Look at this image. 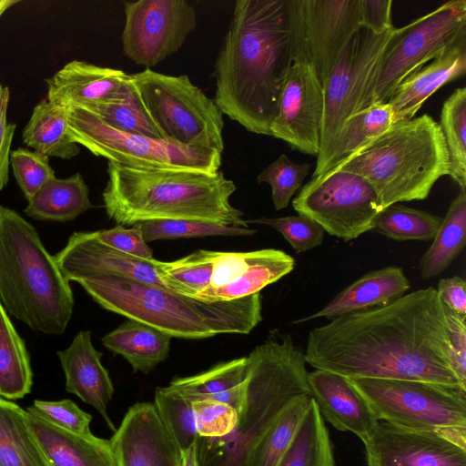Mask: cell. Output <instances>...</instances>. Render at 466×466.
I'll return each mask as SVG.
<instances>
[{"label":"cell","instance_id":"6da1fadb","mask_svg":"<svg viewBox=\"0 0 466 466\" xmlns=\"http://www.w3.org/2000/svg\"><path fill=\"white\" fill-rule=\"evenodd\" d=\"M304 356L314 369L348 379L414 380L466 388L453 370L443 304L433 287L314 328Z\"/></svg>","mask_w":466,"mask_h":466},{"label":"cell","instance_id":"7a4b0ae2","mask_svg":"<svg viewBox=\"0 0 466 466\" xmlns=\"http://www.w3.org/2000/svg\"><path fill=\"white\" fill-rule=\"evenodd\" d=\"M293 63V0H238L215 63L214 101L248 131L270 136Z\"/></svg>","mask_w":466,"mask_h":466},{"label":"cell","instance_id":"3957f363","mask_svg":"<svg viewBox=\"0 0 466 466\" xmlns=\"http://www.w3.org/2000/svg\"><path fill=\"white\" fill-rule=\"evenodd\" d=\"M102 193L107 217L116 225L156 220H191L248 228L230 203L237 190L222 171L140 169L107 162Z\"/></svg>","mask_w":466,"mask_h":466},{"label":"cell","instance_id":"277c9868","mask_svg":"<svg viewBox=\"0 0 466 466\" xmlns=\"http://www.w3.org/2000/svg\"><path fill=\"white\" fill-rule=\"evenodd\" d=\"M75 282L103 309L172 338L203 339L219 334H248L262 320L260 293L208 301L117 275L87 276Z\"/></svg>","mask_w":466,"mask_h":466},{"label":"cell","instance_id":"5b68a950","mask_svg":"<svg viewBox=\"0 0 466 466\" xmlns=\"http://www.w3.org/2000/svg\"><path fill=\"white\" fill-rule=\"evenodd\" d=\"M247 357L246 395L238 421L223 437H198L199 466H247L252 450L282 412L311 396L304 351L289 334L270 331Z\"/></svg>","mask_w":466,"mask_h":466},{"label":"cell","instance_id":"8992f818","mask_svg":"<svg viewBox=\"0 0 466 466\" xmlns=\"http://www.w3.org/2000/svg\"><path fill=\"white\" fill-rule=\"evenodd\" d=\"M69 281L35 227L0 205V304L34 331L63 334L71 319Z\"/></svg>","mask_w":466,"mask_h":466},{"label":"cell","instance_id":"52a82bcc","mask_svg":"<svg viewBox=\"0 0 466 466\" xmlns=\"http://www.w3.org/2000/svg\"><path fill=\"white\" fill-rule=\"evenodd\" d=\"M449 167L441 127L423 114L394 122L333 170L352 172L368 180L383 209L427 198L434 184L449 175Z\"/></svg>","mask_w":466,"mask_h":466},{"label":"cell","instance_id":"ba28073f","mask_svg":"<svg viewBox=\"0 0 466 466\" xmlns=\"http://www.w3.org/2000/svg\"><path fill=\"white\" fill-rule=\"evenodd\" d=\"M130 81L166 141L223 152L222 113L187 75L169 76L145 68L131 74Z\"/></svg>","mask_w":466,"mask_h":466},{"label":"cell","instance_id":"9c48e42d","mask_svg":"<svg viewBox=\"0 0 466 466\" xmlns=\"http://www.w3.org/2000/svg\"><path fill=\"white\" fill-rule=\"evenodd\" d=\"M67 128L76 144L124 167L216 173L222 164L221 152L218 150L123 132L78 105L68 106Z\"/></svg>","mask_w":466,"mask_h":466},{"label":"cell","instance_id":"30bf717a","mask_svg":"<svg viewBox=\"0 0 466 466\" xmlns=\"http://www.w3.org/2000/svg\"><path fill=\"white\" fill-rule=\"evenodd\" d=\"M462 40H466V0L447 1L410 24L395 27L360 111L388 103L407 76Z\"/></svg>","mask_w":466,"mask_h":466},{"label":"cell","instance_id":"8fae6325","mask_svg":"<svg viewBox=\"0 0 466 466\" xmlns=\"http://www.w3.org/2000/svg\"><path fill=\"white\" fill-rule=\"evenodd\" d=\"M349 380L379 420L418 431L466 428V388L414 380Z\"/></svg>","mask_w":466,"mask_h":466},{"label":"cell","instance_id":"7c38bea8","mask_svg":"<svg viewBox=\"0 0 466 466\" xmlns=\"http://www.w3.org/2000/svg\"><path fill=\"white\" fill-rule=\"evenodd\" d=\"M294 210L330 236L350 241L372 231L382 210L373 187L361 176L331 170L312 178L292 199Z\"/></svg>","mask_w":466,"mask_h":466},{"label":"cell","instance_id":"4fadbf2b","mask_svg":"<svg viewBox=\"0 0 466 466\" xmlns=\"http://www.w3.org/2000/svg\"><path fill=\"white\" fill-rule=\"evenodd\" d=\"M394 28L375 35L361 27L322 83L324 113L318 156L324 152L342 124L360 111Z\"/></svg>","mask_w":466,"mask_h":466},{"label":"cell","instance_id":"5bb4252c","mask_svg":"<svg viewBox=\"0 0 466 466\" xmlns=\"http://www.w3.org/2000/svg\"><path fill=\"white\" fill-rule=\"evenodd\" d=\"M360 28V0H293L294 61L310 64L322 85Z\"/></svg>","mask_w":466,"mask_h":466},{"label":"cell","instance_id":"9a60e30c","mask_svg":"<svg viewBox=\"0 0 466 466\" xmlns=\"http://www.w3.org/2000/svg\"><path fill=\"white\" fill-rule=\"evenodd\" d=\"M124 12L123 52L146 68L177 53L197 26L196 10L186 0L124 2Z\"/></svg>","mask_w":466,"mask_h":466},{"label":"cell","instance_id":"2e32d148","mask_svg":"<svg viewBox=\"0 0 466 466\" xmlns=\"http://www.w3.org/2000/svg\"><path fill=\"white\" fill-rule=\"evenodd\" d=\"M362 442L368 466H466V428L418 431L379 420Z\"/></svg>","mask_w":466,"mask_h":466},{"label":"cell","instance_id":"e0dca14e","mask_svg":"<svg viewBox=\"0 0 466 466\" xmlns=\"http://www.w3.org/2000/svg\"><path fill=\"white\" fill-rule=\"evenodd\" d=\"M324 113L322 85L313 67L295 60L280 94L270 136L295 150L318 156Z\"/></svg>","mask_w":466,"mask_h":466},{"label":"cell","instance_id":"ac0fdd59","mask_svg":"<svg viewBox=\"0 0 466 466\" xmlns=\"http://www.w3.org/2000/svg\"><path fill=\"white\" fill-rule=\"evenodd\" d=\"M109 441L116 466H180L181 451L154 403L132 405Z\"/></svg>","mask_w":466,"mask_h":466},{"label":"cell","instance_id":"d6986e66","mask_svg":"<svg viewBox=\"0 0 466 466\" xmlns=\"http://www.w3.org/2000/svg\"><path fill=\"white\" fill-rule=\"evenodd\" d=\"M54 258L68 281L93 275H117L164 287L150 259L130 256L104 244L96 231L73 233Z\"/></svg>","mask_w":466,"mask_h":466},{"label":"cell","instance_id":"ffe728a7","mask_svg":"<svg viewBox=\"0 0 466 466\" xmlns=\"http://www.w3.org/2000/svg\"><path fill=\"white\" fill-rule=\"evenodd\" d=\"M47 100L69 106L125 97L132 89L123 70L73 60L46 79Z\"/></svg>","mask_w":466,"mask_h":466},{"label":"cell","instance_id":"44dd1931","mask_svg":"<svg viewBox=\"0 0 466 466\" xmlns=\"http://www.w3.org/2000/svg\"><path fill=\"white\" fill-rule=\"evenodd\" d=\"M308 383L321 417L338 431L363 441L378 424L370 406L348 378L315 369L309 372Z\"/></svg>","mask_w":466,"mask_h":466},{"label":"cell","instance_id":"7402d4cb","mask_svg":"<svg viewBox=\"0 0 466 466\" xmlns=\"http://www.w3.org/2000/svg\"><path fill=\"white\" fill-rule=\"evenodd\" d=\"M57 356L66 376V391L94 407L115 431L116 427L106 410L114 395V386L101 362L102 353L93 346L91 331H79L66 349L57 352Z\"/></svg>","mask_w":466,"mask_h":466},{"label":"cell","instance_id":"603a6c76","mask_svg":"<svg viewBox=\"0 0 466 466\" xmlns=\"http://www.w3.org/2000/svg\"><path fill=\"white\" fill-rule=\"evenodd\" d=\"M465 73L466 40H462L435 57L428 66L407 76L396 87L388 101L394 122L414 117L434 92Z\"/></svg>","mask_w":466,"mask_h":466},{"label":"cell","instance_id":"cb8c5ba5","mask_svg":"<svg viewBox=\"0 0 466 466\" xmlns=\"http://www.w3.org/2000/svg\"><path fill=\"white\" fill-rule=\"evenodd\" d=\"M410 283L403 269L388 266L370 271L338 293L324 308L294 324L336 317L386 305L406 294Z\"/></svg>","mask_w":466,"mask_h":466},{"label":"cell","instance_id":"d4e9b609","mask_svg":"<svg viewBox=\"0 0 466 466\" xmlns=\"http://www.w3.org/2000/svg\"><path fill=\"white\" fill-rule=\"evenodd\" d=\"M28 420L50 466H116L109 440L66 431L29 412Z\"/></svg>","mask_w":466,"mask_h":466},{"label":"cell","instance_id":"484cf974","mask_svg":"<svg viewBox=\"0 0 466 466\" xmlns=\"http://www.w3.org/2000/svg\"><path fill=\"white\" fill-rule=\"evenodd\" d=\"M248 374V360L244 356L218 362L196 375L175 378L167 387L190 402L215 400L232 406L238 413L245 400Z\"/></svg>","mask_w":466,"mask_h":466},{"label":"cell","instance_id":"4316f807","mask_svg":"<svg viewBox=\"0 0 466 466\" xmlns=\"http://www.w3.org/2000/svg\"><path fill=\"white\" fill-rule=\"evenodd\" d=\"M394 123L388 103L373 105L348 118L324 152L317 157L312 177L329 172L356 155Z\"/></svg>","mask_w":466,"mask_h":466},{"label":"cell","instance_id":"83f0119b","mask_svg":"<svg viewBox=\"0 0 466 466\" xmlns=\"http://www.w3.org/2000/svg\"><path fill=\"white\" fill-rule=\"evenodd\" d=\"M171 339L156 328L127 319L101 341L108 350L127 360L134 372L147 374L167 358Z\"/></svg>","mask_w":466,"mask_h":466},{"label":"cell","instance_id":"f1b7e54d","mask_svg":"<svg viewBox=\"0 0 466 466\" xmlns=\"http://www.w3.org/2000/svg\"><path fill=\"white\" fill-rule=\"evenodd\" d=\"M68 106L48 100L38 103L23 129V142L34 151L69 160L80 153V147L68 135Z\"/></svg>","mask_w":466,"mask_h":466},{"label":"cell","instance_id":"f546056e","mask_svg":"<svg viewBox=\"0 0 466 466\" xmlns=\"http://www.w3.org/2000/svg\"><path fill=\"white\" fill-rule=\"evenodd\" d=\"M294 258L280 249L254 250V255L242 274L225 287L202 291L197 299L208 301L232 300L248 297L290 273Z\"/></svg>","mask_w":466,"mask_h":466},{"label":"cell","instance_id":"4dcf8cb0","mask_svg":"<svg viewBox=\"0 0 466 466\" xmlns=\"http://www.w3.org/2000/svg\"><path fill=\"white\" fill-rule=\"evenodd\" d=\"M89 188L80 173L47 182L28 201L25 213L37 220L67 222L92 208Z\"/></svg>","mask_w":466,"mask_h":466},{"label":"cell","instance_id":"1f68e13d","mask_svg":"<svg viewBox=\"0 0 466 466\" xmlns=\"http://www.w3.org/2000/svg\"><path fill=\"white\" fill-rule=\"evenodd\" d=\"M0 466H50L32 431L28 412L1 396Z\"/></svg>","mask_w":466,"mask_h":466},{"label":"cell","instance_id":"d6a6232c","mask_svg":"<svg viewBox=\"0 0 466 466\" xmlns=\"http://www.w3.org/2000/svg\"><path fill=\"white\" fill-rule=\"evenodd\" d=\"M432 243L422 256V279H431L450 267L463 250L466 241V191L461 190L451 201Z\"/></svg>","mask_w":466,"mask_h":466},{"label":"cell","instance_id":"836d02e7","mask_svg":"<svg viewBox=\"0 0 466 466\" xmlns=\"http://www.w3.org/2000/svg\"><path fill=\"white\" fill-rule=\"evenodd\" d=\"M33 372L24 340L0 304V396L17 400L30 393Z\"/></svg>","mask_w":466,"mask_h":466},{"label":"cell","instance_id":"e575fe53","mask_svg":"<svg viewBox=\"0 0 466 466\" xmlns=\"http://www.w3.org/2000/svg\"><path fill=\"white\" fill-rule=\"evenodd\" d=\"M278 466H335L329 434L312 398L290 447Z\"/></svg>","mask_w":466,"mask_h":466},{"label":"cell","instance_id":"d590c367","mask_svg":"<svg viewBox=\"0 0 466 466\" xmlns=\"http://www.w3.org/2000/svg\"><path fill=\"white\" fill-rule=\"evenodd\" d=\"M218 251L198 249L174 261L150 259L164 287L175 293L198 298L210 284Z\"/></svg>","mask_w":466,"mask_h":466},{"label":"cell","instance_id":"8d00e7d4","mask_svg":"<svg viewBox=\"0 0 466 466\" xmlns=\"http://www.w3.org/2000/svg\"><path fill=\"white\" fill-rule=\"evenodd\" d=\"M449 156V175L466 191V87L455 89L443 102L439 123Z\"/></svg>","mask_w":466,"mask_h":466},{"label":"cell","instance_id":"74e56055","mask_svg":"<svg viewBox=\"0 0 466 466\" xmlns=\"http://www.w3.org/2000/svg\"><path fill=\"white\" fill-rule=\"evenodd\" d=\"M311 398H300L282 412L252 450L247 466L279 465L299 431Z\"/></svg>","mask_w":466,"mask_h":466},{"label":"cell","instance_id":"f35d334b","mask_svg":"<svg viewBox=\"0 0 466 466\" xmlns=\"http://www.w3.org/2000/svg\"><path fill=\"white\" fill-rule=\"evenodd\" d=\"M441 221L439 216L397 203L379 213L372 231L398 241L431 240Z\"/></svg>","mask_w":466,"mask_h":466},{"label":"cell","instance_id":"ab89813d","mask_svg":"<svg viewBox=\"0 0 466 466\" xmlns=\"http://www.w3.org/2000/svg\"><path fill=\"white\" fill-rule=\"evenodd\" d=\"M82 106L117 130L164 139L147 115L134 87L125 97L83 105Z\"/></svg>","mask_w":466,"mask_h":466},{"label":"cell","instance_id":"60d3db41","mask_svg":"<svg viewBox=\"0 0 466 466\" xmlns=\"http://www.w3.org/2000/svg\"><path fill=\"white\" fill-rule=\"evenodd\" d=\"M155 408L167 432L180 451L198 439L191 402L171 390L158 387L155 390Z\"/></svg>","mask_w":466,"mask_h":466},{"label":"cell","instance_id":"b9f144b4","mask_svg":"<svg viewBox=\"0 0 466 466\" xmlns=\"http://www.w3.org/2000/svg\"><path fill=\"white\" fill-rule=\"evenodd\" d=\"M135 225L142 231L147 243L181 238L250 237L257 233V230L249 228L227 227L191 220H156Z\"/></svg>","mask_w":466,"mask_h":466},{"label":"cell","instance_id":"7bdbcfd3","mask_svg":"<svg viewBox=\"0 0 466 466\" xmlns=\"http://www.w3.org/2000/svg\"><path fill=\"white\" fill-rule=\"evenodd\" d=\"M309 170V164L295 163L282 154L258 174L257 181L270 186L273 206L281 210L289 206Z\"/></svg>","mask_w":466,"mask_h":466},{"label":"cell","instance_id":"ee69618b","mask_svg":"<svg viewBox=\"0 0 466 466\" xmlns=\"http://www.w3.org/2000/svg\"><path fill=\"white\" fill-rule=\"evenodd\" d=\"M10 166L14 177L27 201L50 180L56 174L49 157L36 151L19 147L10 152Z\"/></svg>","mask_w":466,"mask_h":466},{"label":"cell","instance_id":"f6af8a7d","mask_svg":"<svg viewBox=\"0 0 466 466\" xmlns=\"http://www.w3.org/2000/svg\"><path fill=\"white\" fill-rule=\"evenodd\" d=\"M27 411L66 431L84 437L94 436L90 430L91 415L71 400H36Z\"/></svg>","mask_w":466,"mask_h":466},{"label":"cell","instance_id":"bcb514c9","mask_svg":"<svg viewBox=\"0 0 466 466\" xmlns=\"http://www.w3.org/2000/svg\"><path fill=\"white\" fill-rule=\"evenodd\" d=\"M248 223L262 224L279 231L297 253L306 252L322 244L325 231L314 221L301 216L259 218Z\"/></svg>","mask_w":466,"mask_h":466},{"label":"cell","instance_id":"7dc6e473","mask_svg":"<svg viewBox=\"0 0 466 466\" xmlns=\"http://www.w3.org/2000/svg\"><path fill=\"white\" fill-rule=\"evenodd\" d=\"M199 438L216 439L228 434L235 427L238 413L232 406L210 399L191 401Z\"/></svg>","mask_w":466,"mask_h":466},{"label":"cell","instance_id":"c3c4849f","mask_svg":"<svg viewBox=\"0 0 466 466\" xmlns=\"http://www.w3.org/2000/svg\"><path fill=\"white\" fill-rule=\"evenodd\" d=\"M96 235L101 242L123 253L146 260L154 258L151 248L144 240L142 231L137 225L130 228L116 225L109 229L96 231Z\"/></svg>","mask_w":466,"mask_h":466},{"label":"cell","instance_id":"681fc988","mask_svg":"<svg viewBox=\"0 0 466 466\" xmlns=\"http://www.w3.org/2000/svg\"><path fill=\"white\" fill-rule=\"evenodd\" d=\"M447 333L452 356L453 370L466 386V316H461L443 305Z\"/></svg>","mask_w":466,"mask_h":466},{"label":"cell","instance_id":"f907efd6","mask_svg":"<svg viewBox=\"0 0 466 466\" xmlns=\"http://www.w3.org/2000/svg\"><path fill=\"white\" fill-rule=\"evenodd\" d=\"M253 255L254 250L243 252L218 251L211 281L205 290L218 289L235 280L248 266Z\"/></svg>","mask_w":466,"mask_h":466},{"label":"cell","instance_id":"816d5d0a","mask_svg":"<svg viewBox=\"0 0 466 466\" xmlns=\"http://www.w3.org/2000/svg\"><path fill=\"white\" fill-rule=\"evenodd\" d=\"M10 89L0 82V191L9 180L10 152L16 125L7 119Z\"/></svg>","mask_w":466,"mask_h":466},{"label":"cell","instance_id":"f5cc1de1","mask_svg":"<svg viewBox=\"0 0 466 466\" xmlns=\"http://www.w3.org/2000/svg\"><path fill=\"white\" fill-rule=\"evenodd\" d=\"M391 0H360L361 27L375 35L393 28Z\"/></svg>","mask_w":466,"mask_h":466},{"label":"cell","instance_id":"db71d44e","mask_svg":"<svg viewBox=\"0 0 466 466\" xmlns=\"http://www.w3.org/2000/svg\"><path fill=\"white\" fill-rule=\"evenodd\" d=\"M436 291L445 307L459 315L466 316V282L462 278L454 276L441 279Z\"/></svg>","mask_w":466,"mask_h":466},{"label":"cell","instance_id":"11a10c76","mask_svg":"<svg viewBox=\"0 0 466 466\" xmlns=\"http://www.w3.org/2000/svg\"><path fill=\"white\" fill-rule=\"evenodd\" d=\"M180 466H199L197 442L187 450L181 451Z\"/></svg>","mask_w":466,"mask_h":466},{"label":"cell","instance_id":"9f6ffc18","mask_svg":"<svg viewBox=\"0 0 466 466\" xmlns=\"http://www.w3.org/2000/svg\"><path fill=\"white\" fill-rule=\"evenodd\" d=\"M18 3L19 1L15 0H0V17L6 10Z\"/></svg>","mask_w":466,"mask_h":466}]
</instances>
